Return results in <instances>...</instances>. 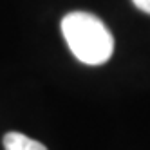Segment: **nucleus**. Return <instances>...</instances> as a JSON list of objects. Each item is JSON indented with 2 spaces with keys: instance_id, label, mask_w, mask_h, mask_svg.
<instances>
[{
  "instance_id": "obj_1",
  "label": "nucleus",
  "mask_w": 150,
  "mask_h": 150,
  "mask_svg": "<svg viewBox=\"0 0 150 150\" xmlns=\"http://www.w3.org/2000/svg\"><path fill=\"white\" fill-rule=\"evenodd\" d=\"M62 33L69 49L81 63L101 65L114 52V38L98 16L74 11L63 16Z\"/></svg>"
},
{
  "instance_id": "obj_2",
  "label": "nucleus",
  "mask_w": 150,
  "mask_h": 150,
  "mask_svg": "<svg viewBox=\"0 0 150 150\" xmlns=\"http://www.w3.org/2000/svg\"><path fill=\"white\" fill-rule=\"evenodd\" d=\"M4 148L6 150H47L45 145L35 141L20 132H7L4 136Z\"/></svg>"
},
{
  "instance_id": "obj_3",
  "label": "nucleus",
  "mask_w": 150,
  "mask_h": 150,
  "mask_svg": "<svg viewBox=\"0 0 150 150\" xmlns=\"http://www.w3.org/2000/svg\"><path fill=\"white\" fill-rule=\"evenodd\" d=\"M132 2H134V6L139 9V11L150 15V0H132Z\"/></svg>"
}]
</instances>
